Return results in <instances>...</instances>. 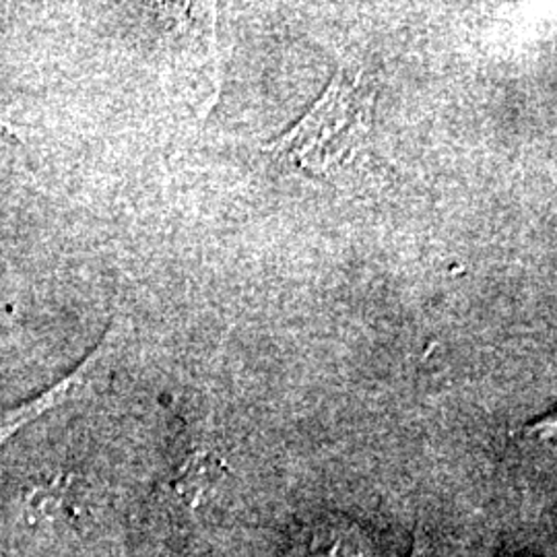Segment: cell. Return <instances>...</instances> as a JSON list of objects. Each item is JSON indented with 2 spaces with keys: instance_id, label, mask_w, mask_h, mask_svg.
<instances>
[{
  "instance_id": "6da1fadb",
  "label": "cell",
  "mask_w": 557,
  "mask_h": 557,
  "mask_svg": "<svg viewBox=\"0 0 557 557\" xmlns=\"http://www.w3.org/2000/svg\"><path fill=\"white\" fill-rule=\"evenodd\" d=\"M374 91L351 71H338L310 112L269 151L310 174H329L366 149Z\"/></svg>"
},
{
  "instance_id": "7a4b0ae2",
  "label": "cell",
  "mask_w": 557,
  "mask_h": 557,
  "mask_svg": "<svg viewBox=\"0 0 557 557\" xmlns=\"http://www.w3.org/2000/svg\"><path fill=\"white\" fill-rule=\"evenodd\" d=\"M220 478V462L207 455L190 458L176 479V492L190 504H197L202 494Z\"/></svg>"
},
{
  "instance_id": "3957f363",
  "label": "cell",
  "mask_w": 557,
  "mask_h": 557,
  "mask_svg": "<svg viewBox=\"0 0 557 557\" xmlns=\"http://www.w3.org/2000/svg\"><path fill=\"white\" fill-rule=\"evenodd\" d=\"M411 557H428V543H425L421 529H418V533H416V545H413Z\"/></svg>"
}]
</instances>
